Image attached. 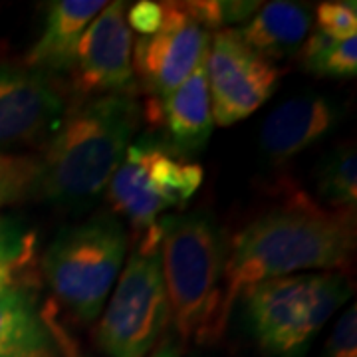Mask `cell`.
<instances>
[{
	"label": "cell",
	"instance_id": "3957f363",
	"mask_svg": "<svg viewBox=\"0 0 357 357\" xmlns=\"http://www.w3.org/2000/svg\"><path fill=\"white\" fill-rule=\"evenodd\" d=\"M159 244L169 319L183 340L213 344L227 328L225 270L229 238L208 213L163 217Z\"/></svg>",
	"mask_w": 357,
	"mask_h": 357
},
{
	"label": "cell",
	"instance_id": "7c38bea8",
	"mask_svg": "<svg viewBox=\"0 0 357 357\" xmlns=\"http://www.w3.org/2000/svg\"><path fill=\"white\" fill-rule=\"evenodd\" d=\"M340 121L337 103L318 93L290 98L274 107L260 129V151L270 163L282 165L316 145Z\"/></svg>",
	"mask_w": 357,
	"mask_h": 357
},
{
	"label": "cell",
	"instance_id": "44dd1931",
	"mask_svg": "<svg viewBox=\"0 0 357 357\" xmlns=\"http://www.w3.org/2000/svg\"><path fill=\"white\" fill-rule=\"evenodd\" d=\"M318 32L332 40L354 38L357 34V4L351 0L321 2L316 10Z\"/></svg>",
	"mask_w": 357,
	"mask_h": 357
},
{
	"label": "cell",
	"instance_id": "52a82bcc",
	"mask_svg": "<svg viewBox=\"0 0 357 357\" xmlns=\"http://www.w3.org/2000/svg\"><path fill=\"white\" fill-rule=\"evenodd\" d=\"M169 324V300L159 248L129 256L98 326V345L107 357H147Z\"/></svg>",
	"mask_w": 357,
	"mask_h": 357
},
{
	"label": "cell",
	"instance_id": "ffe728a7",
	"mask_svg": "<svg viewBox=\"0 0 357 357\" xmlns=\"http://www.w3.org/2000/svg\"><path fill=\"white\" fill-rule=\"evenodd\" d=\"M178 4L204 30L208 28L218 30L229 24L248 22L262 6V2H252V0H199V2H178Z\"/></svg>",
	"mask_w": 357,
	"mask_h": 357
},
{
	"label": "cell",
	"instance_id": "4fadbf2b",
	"mask_svg": "<svg viewBox=\"0 0 357 357\" xmlns=\"http://www.w3.org/2000/svg\"><path fill=\"white\" fill-rule=\"evenodd\" d=\"M147 117L161 119L178 157L201 151L215 128L208 98L206 58L175 91L161 100V105L153 103Z\"/></svg>",
	"mask_w": 357,
	"mask_h": 357
},
{
	"label": "cell",
	"instance_id": "603a6c76",
	"mask_svg": "<svg viewBox=\"0 0 357 357\" xmlns=\"http://www.w3.org/2000/svg\"><path fill=\"white\" fill-rule=\"evenodd\" d=\"M324 357H357V310L349 306L335 321Z\"/></svg>",
	"mask_w": 357,
	"mask_h": 357
},
{
	"label": "cell",
	"instance_id": "5b68a950",
	"mask_svg": "<svg viewBox=\"0 0 357 357\" xmlns=\"http://www.w3.org/2000/svg\"><path fill=\"white\" fill-rule=\"evenodd\" d=\"M128 255V234L115 217H93L62 229L42 258L44 278L77 319L102 314Z\"/></svg>",
	"mask_w": 357,
	"mask_h": 357
},
{
	"label": "cell",
	"instance_id": "6da1fadb",
	"mask_svg": "<svg viewBox=\"0 0 357 357\" xmlns=\"http://www.w3.org/2000/svg\"><path fill=\"white\" fill-rule=\"evenodd\" d=\"M356 250V213L326 208L292 195L255 218L232 241L225 270V316L244 290L306 270L333 272L349 264Z\"/></svg>",
	"mask_w": 357,
	"mask_h": 357
},
{
	"label": "cell",
	"instance_id": "d6986e66",
	"mask_svg": "<svg viewBox=\"0 0 357 357\" xmlns=\"http://www.w3.org/2000/svg\"><path fill=\"white\" fill-rule=\"evenodd\" d=\"M40 159L0 149V211L38 195Z\"/></svg>",
	"mask_w": 357,
	"mask_h": 357
},
{
	"label": "cell",
	"instance_id": "9a60e30c",
	"mask_svg": "<svg viewBox=\"0 0 357 357\" xmlns=\"http://www.w3.org/2000/svg\"><path fill=\"white\" fill-rule=\"evenodd\" d=\"M103 0H58L48 8L44 30L30 48L24 66L42 72H70L79 40L89 22L102 13Z\"/></svg>",
	"mask_w": 357,
	"mask_h": 357
},
{
	"label": "cell",
	"instance_id": "8992f818",
	"mask_svg": "<svg viewBox=\"0 0 357 357\" xmlns=\"http://www.w3.org/2000/svg\"><path fill=\"white\" fill-rule=\"evenodd\" d=\"M203 167L185 161L153 139L131 143L107 185L115 213L145 232L165 213L183 208L203 185Z\"/></svg>",
	"mask_w": 357,
	"mask_h": 357
},
{
	"label": "cell",
	"instance_id": "9c48e42d",
	"mask_svg": "<svg viewBox=\"0 0 357 357\" xmlns=\"http://www.w3.org/2000/svg\"><path fill=\"white\" fill-rule=\"evenodd\" d=\"M211 34L175 2H163V22L151 36H141L131 54L141 88L165 98L208 56Z\"/></svg>",
	"mask_w": 357,
	"mask_h": 357
},
{
	"label": "cell",
	"instance_id": "484cf974",
	"mask_svg": "<svg viewBox=\"0 0 357 357\" xmlns=\"http://www.w3.org/2000/svg\"><path fill=\"white\" fill-rule=\"evenodd\" d=\"M151 357H181V347L173 340H167L161 344V347L155 349Z\"/></svg>",
	"mask_w": 357,
	"mask_h": 357
},
{
	"label": "cell",
	"instance_id": "30bf717a",
	"mask_svg": "<svg viewBox=\"0 0 357 357\" xmlns=\"http://www.w3.org/2000/svg\"><path fill=\"white\" fill-rule=\"evenodd\" d=\"M126 2H107L86 28L72 66V89L79 98L129 93L135 88L131 64L133 36L126 18Z\"/></svg>",
	"mask_w": 357,
	"mask_h": 357
},
{
	"label": "cell",
	"instance_id": "7402d4cb",
	"mask_svg": "<svg viewBox=\"0 0 357 357\" xmlns=\"http://www.w3.org/2000/svg\"><path fill=\"white\" fill-rule=\"evenodd\" d=\"M34 252V234L24 230L16 220L0 218V262L22 268Z\"/></svg>",
	"mask_w": 357,
	"mask_h": 357
},
{
	"label": "cell",
	"instance_id": "ba28073f",
	"mask_svg": "<svg viewBox=\"0 0 357 357\" xmlns=\"http://www.w3.org/2000/svg\"><path fill=\"white\" fill-rule=\"evenodd\" d=\"M282 70L246 48L234 28L218 30L206 56L213 121L229 128L252 115L280 84Z\"/></svg>",
	"mask_w": 357,
	"mask_h": 357
},
{
	"label": "cell",
	"instance_id": "ac0fdd59",
	"mask_svg": "<svg viewBox=\"0 0 357 357\" xmlns=\"http://www.w3.org/2000/svg\"><path fill=\"white\" fill-rule=\"evenodd\" d=\"M300 60L307 72L318 77H354L357 74V36L332 40L316 30L304 40Z\"/></svg>",
	"mask_w": 357,
	"mask_h": 357
},
{
	"label": "cell",
	"instance_id": "5bb4252c",
	"mask_svg": "<svg viewBox=\"0 0 357 357\" xmlns=\"http://www.w3.org/2000/svg\"><path fill=\"white\" fill-rule=\"evenodd\" d=\"M58 340L30 282L0 290V357H60Z\"/></svg>",
	"mask_w": 357,
	"mask_h": 357
},
{
	"label": "cell",
	"instance_id": "e0dca14e",
	"mask_svg": "<svg viewBox=\"0 0 357 357\" xmlns=\"http://www.w3.org/2000/svg\"><path fill=\"white\" fill-rule=\"evenodd\" d=\"M316 189L319 199L332 211L356 213L357 153L354 145H340L319 161Z\"/></svg>",
	"mask_w": 357,
	"mask_h": 357
},
{
	"label": "cell",
	"instance_id": "7a4b0ae2",
	"mask_svg": "<svg viewBox=\"0 0 357 357\" xmlns=\"http://www.w3.org/2000/svg\"><path fill=\"white\" fill-rule=\"evenodd\" d=\"M143 107L129 93L91 98L66 112L40 159L38 195L79 206L107 189L139 131Z\"/></svg>",
	"mask_w": 357,
	"mask_h": 357
},
{
	"label": "cell",
	"instance_id": "cb8c5ba5",
	"mask_svg": "<svg viewBox=\"0 0 357 357\" xmlns=\"http://www.w3.org/2000/svg\"><path fill=\"white\" fill-rule=\"evenodd\" d=\"M128 26L137 30L141 36H151L163 22V2L141 0L128 10Z\"/></svg>",
	"mask_w": 357,
	"mask_h": 357
},
{
	"label": "cell",
	"instance_id": "8fae6325",
	"mask_svg": "<svg viewBox=\"0 0 357 357\" xmlns=\"http://www.w3.org/2000/svg\"><path fill=\"white\" fill-rule=\"evenodd\" d=\"M66 117V98L48 72L0 66V149L48 139Z\"/></svg>",
	"mask_w": 357,
	"mask_h": 357
},
{
	"label": "cell",
	"instance_id": "277c9868",
	"mask_svg": "<svg viewBox=\"0 0 357 357\" xmlns=\"http://www.w3.org/2000/svg\"><path fill=\"white\" fill-rule=\"evenodd\" d=\"M351 290L340 272H302L255 284L241 298L246 326L264 356L304 357Z\"/></svg>",
	"mask_w": 357,
	"mask_h": 357
},
{
	"label": "cell",
	"instance_id": "d4e9b609",
	"mask_svg": "<svg viewBox=\"0 0 357 357\" xmlns=\"http://www.w3.org/2000/svg\"><path fill=\"white\" fill-rule=\"evenodd\" d=\"M18 274H20V268L6 264V262H0V290L14 286V284H22Z\"/></svg>",
	"mask_w": 357,
	"mask_h": 357
},
{
	"label": "cell",
	"instance_id": "2e32d148",
	"mask_svg": "<svg viewBox=\"0 0 357 357\" xmlns=\"http://www.w3.org/2000/svg\"><path fill=\"white\" fill-rule=\"evenodd\" d=\"M310 24L312 14L304 4L276 0L262 4L258 13L241 28H234V32L246 48L274 62L300 52Z\"/></svg>",
	"mask_w": 357,
	"mask_h": 357
}]
</instances>
